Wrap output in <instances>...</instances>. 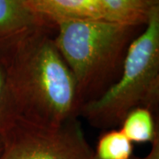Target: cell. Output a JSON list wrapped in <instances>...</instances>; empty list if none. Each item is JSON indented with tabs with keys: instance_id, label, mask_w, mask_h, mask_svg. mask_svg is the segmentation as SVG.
Instances as JSON below:
<instances>
[{
	"instance_id": "6da1fadb",
	"label": "cell",
	"mask_w": 159,
	"mask_h": 159,
	"mask_svg": "<svg viewBox=\"0 0 159 159\" xmlns=\"http://www.w3.org/2000/svg\"><path fill=\"white\" fill-rule=\"evenodd\" d=\"M7 85L20 119L57 126L79 115L75 80L49 29H41L0 47Z\"/></svg>"
},
{
	"instance_id": "7a4b0ae2",
	"label": "cell",
	"mask_w": 159,
	"mask_h": 159,
	"mask_svg": "<svg viewBox=\"0 0 159 159\" xmlns=\"http://www.w3.org/2000/svg\"><path fill=\"white\" fill-rule=\"evenodd\" d=\"M55 28L54 43L74 76L82 105L108 88L123 65L136 27L105 20H70Z\"/></svg>"
},
{
	"instance_id": "3957f363",
	"label": "cell",
	"mask_w": 159,
	"mask_h": 159,
	"mask_svg": "<svg viewBox=\"0 0 159 159\" xmlns=\"http://www.w3.org/2000/svg\"><path fill=\"white\" fill-rule=\"evenodd\" d=\"M146 28L127 48L121 74L100 96L83 103L81 114L90 125H120L131 111H154L159 102V3L152 7Z\"/></svg>"
},
{
	"instance_id": "277c9868",
	"label": "cell",
	"mask_w": 159,
	"mask_h": 159,
	"mask_svg": "<svg viewBox=\"0 0 159 159\" xmlns=\"http://www.w3.org/2000/svg\"><path fill=\"white\" fill-rule=\"evenodd\" d=\"M2 142L0 159H95L76 118L57 126L19 119Z\"/></svg>"
},
{
	"instance_id": "5b68a950",
	"label": "cell",
	"mask_w": 159,
	"mask_h": 159,
	"mask_svg": "<svg viewBox=\"0 0 159 159\" xmlns=\"http://www.w3.org/2000/svg\"><path fill=\"white\" fill-rule=\"evenodd\" d=\"M53 28L28 0H0V47L41 29Z\"/></svg>"
},
{
	"instance_id": "8992f818",
	"label": "cell",
	"mask_w": 159,
	"mask_h": 159,
	"mask_svg": "<svg viewBox=\"0 0 159 159\" xmlns=\"http://www.w3.org/2000/svg\"><path fill=\"white\" fill-rule=\"evenodd\" d=\"M38 15L55 27L70 20H106L99 0H28Z\"/></svg>"
},
{
	"instance_id": "52a82bcc",
	"label": "cell",
	"mask_w": 159,
	"mask_h": 159,
	"mask_svg": "<svg viewBox=\"0 0 159 159\" xmlns=\"http://www.w3.org/2000/svg\"><path fill=\"white\" fill-rule=\"evenodd\" d=\"M107 20L133 27L145 25L158 0H99Z\"/></svg>"
},
{
	"instance_id": "ba28073f",
	"label": "cell",
	"mask_w": 159,
	"mask_h": 159,
	"mask_svg": "<svg viewBox=\"0 0 159 159\" xmlns=\"http://www.w3.org/2000/svg\"><path fill=\"white\" fill-rule=\"evenodd\" d=\"M120 129L132 143L151 142L158 135L156 129L152 111L145 108L131 111L120 123Z\"/></svg>"
},
{
	"instance_id": "9c48e42d",
	"label": "cell",
	"mask_w": 159,
	"mask_h": 159,
	"mask_svg": "<svg viewBox=\"0 0 159 159\" xmlns=\"http://www.w3.org/2000/svg\"><path fill=\"white\" fill-rule=\"evenodd\" d=\"M133 143L119 130H109L102 134L94 150L95 159H130Z\"/></svg>"
},
{
	"instance_id": "30bf717a",
	"label": "cell",
	"mask_w": 159,
	"mask_h": 159,
	"mask_svg": "<svg viewBox=\"0 0 159 159\" xmlns=\"http://www.w3.org/2000/svg\"><path fill=\"white\" fill-rule=\"evenodd\" d=\"M20 119L14 101L6 79V74L0 64V139L5 136Z\"/></svg>"
},
{
	"instance_id": "8fae6325",
	"label": "cell",
	"mask_w": 159,
	"mask_h": 159,
	"mask_svg": "<svg viewBox=\"0 0 159 159\" xmlns=\"http://www.w3.org/2000/svg\"><path fill=\"white\" fill-rule=\"evenodd\" d=\"M130 159H159V134L151 142V148L149 153L142 157L132 156Z\"/></svg>"
},
{
	"instance_id": "7c38bea8",
	"label": "cell",
	"mask_w": 159,
	"mask_h": 159,
	"mask_svg": "<svg viewBox=\"0 0 159 159\" xmlns=\"http://www.w3.org/2000/svg\"><path fill=\"white\" fill-rule=\"evenodd\" d=\"M2 149H3V142L2 139H0V154L2 152Z\"/></svg>"
}]
</instances>
